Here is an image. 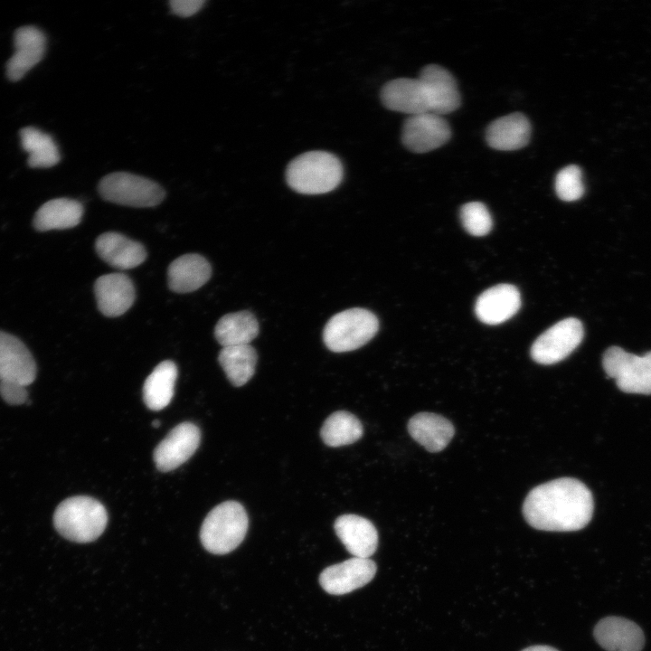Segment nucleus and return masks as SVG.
I'll return each instance as SVG.
<instances>
[{
  "label": "nucleus",
  "mask_w": 651,
  "mask_h": 651,
  "mask_svg": "<svg viewBox=\"0 0 651 651\" xmlns=\"http://www.w3.org/2000/svg\"><path fill=\"white\" fill-rule=\"evenodd\" d=\"M593 508L591 492L582 482L561 477L531 490L524 500L523 514L535 529L573 532L590 523Z\"/></svg>",
  "instance_id": "1"
},
{
  "label": "nucleus",
  "mask_w": 651,
  "mask_h": 651,
  "mask_svg": "<svg viewBox=\"0 0 651 651\" xmlns=\"http://www.w3.org/2000/svg\"><path fill=\"white\" fill-rule=\"evenodd\" d=\"M343 175V165L337 156L315 150L299 155L288 164L286 181L299 193L321 194L335 189Z\"/></svg>",
  "instance_id": "2"
},
{
  "label": "nucleus",
  "mask_w": 651,
  "mask_h": 651,
  "mask_svg": "<svg viewBox=\"0 0 651 651\" xmlns=\"http://www.w3.org/2000/svg\"><path fill=\"white\" fill-rule=\"evenodd\" d=\"M108 514L98 500L78 495L63 500L53 514V525L65 539L75 542H90L104 532Z\"/></svg>",
  "instance_id": "3"
},
{
  "label": "nucleus",
  "mask_w": 651,
  "mask_h": 651,
  "mask_svg": "<svg viewBox=\"0 0 651 651\" xmlns=\"http://www.w3.org/2000/svg\"><path fill=\"white\" fill-rule=\"evenodd\" d=\"M249 519L243 506L236 501L216 505L203 522L200 539L203 546L213 554H226L244 540Z\"/></svg>",
  "instance_id": "4"
},
{
  "label": "nucleus",
  "mask_w": 651,
  "mask_h": 651,
  "mask_svg": "<svg viewBox=\"0 0 651 651\" xmlns=\"http://www.w3.org/2000/svg\"><path fill=\"white\" fill-rule=\"evenodd\" d=\"M376 316L364 308H350L333 316L326 323L323 339L332 352H349L367 344L377 333Z\"/></svg>",
  "instance_id": "5"
},
{
  "label": "nucleus",
  "mask_w": 651,
  "mask_h": 651,
  "mask_svg": "<svg viewBox=\"0 0 651 651\" xmlns=\"http://www.w3.org/2000/svg\"><path fill=\"white\" fill-rule=\"evenodd\" d=\"M98 191L105 201L138 208L156 206L165 195L156 182L127 172L105 175L99 183Z\"/></svg>",
  "instance_id": "6"
},
{
  "label": "nucleus",
  "mask_w": 651,
  "mask_h": 651,
  "mask_svg": "<svg viewBox=\"0 0 651 651\" xmlns=\"http://www.w3.org/2000/svg\"><path fill=\"white\" fill-rule=\"evenodd\" d=\"M602 365L620 391L651 394V352L638 356L618 346H611L603 354Z\"/></svg>",
  "instance_id": "7"
},
{
  "label": "nucleus",
  "mask_w": 651,
  "mask_h": 651,
  "mask_svg": "<svg viewBox=\"0 0 651 651\" xmlns=\"http://www.w3.org/2000/svg\"><path fill=\"white\" fill-rule=\"evenodd\" d=\"M583 335V326L579 319L565 318L554 324L533 342L531 356L541 364L559 363L578 347Z\"/></svg>",
  "instance_id": "8"
},
{
  "label": "nucleus",
  "mask_w": 651,
  "mask_h": 651,
  "mask_svg": "<svg viewBox=\"0 0 651 651\" xmlns=\"http://www.w3.org/2000/svg\"><path fill=\"white\" fill-rule=\"evenodd\" d=\"M451 130L448 121L433 112L409 116L401 128V142L414 153L434 150L450 138Z\"/></svg>",
  "instance_id": "9"
},
{
  "label": "nucleus",
  "mask_w": 651,
  "mask_h": 651,
  "mask_svg": "<svg viewBox=\"0 0 651 651\" xmlns=\"http://www.w3.org/2000/svg\"><path fill=\"white\" fill-rule=\"evenodd\" d=\"M201 441V431L192 422H183L172 429L156 446L153 458L158 470L169 472L188 460Z\"/></svg>",
  "instance_id": "10"
},
{
  "label": "nucleus",
  "mask_w": 651,
  "mask_h": 651,
  "mask_svg": "<svg viewBox=\"0 0 651 651\" xmlns=\"http://www.w3.org/2000/svg\"><path fill=\"white\" fill-rule=\"evenodd\" d=\"M375 573L373 561L353 557L326 568L319 575V583L327 593L343 595L364 586Z\"/></svg>",
  "instance_id": "11"
},
{
  "label": "nucleus",
  "mask_w": 651,
  "mask_h": 651,
  "mask_svg": "<svg viewBox=\"0 0 651 651\" xmlns=\"http://www.w3.org/2000/svg\"><path fill=\"white\" fill-rule=\"evenodd\" d=\"M381 101L388 109L410 116L431 112L429 98L419 79L399 78L385 83L380 93Z\"/></svg>",
  "instance_id": "12"
},
{
  "label": "nucleus",
  "mask_w": 651,
  "mask_h": 651,
  "mask_svg": "<svg viewBox=\"0 0 651 651\" xmlns=\"http://www.w3.org/2000/svg\"><path fill=\"white\" fill-rule=\"evenodd\" d=\"M36 377L35 361L17 337L0 331V382L30 385Z\"/></svg>",
  "instance_id": "13"
},
{
  "label": "nucleus",
  "mask_w": 651,
  "mask_h": 651,
  "mask_svg": "<svg viewBox=\"0 0 651 651\" xmlns=\"http://www.w3.org/2000/svg\"><path fill=\"white\" fill-rule=\"evenodd\" d=\"M94 293L99 310L109 317L126 313L136 297L132 280L123 273L100 276L95 281Z\"/></svg>",
  "instance_id": "14"
},
{
  "label": "nucleus",
  "mask_w": 651,
  "mask_h": 651,
  "mask_svg": "<svg viewBox=\"0 0 651 651\" xmlns=\"http://www.w3.org/2000/svg\"><path fill=\"white\" fill-rule=\"evenodd\" d=\"M521 307V296L516 287L499 284L484 291L476 299L475 312L477 318L487 325H499L516 314Z\"/></svg>",
  "instance_id": "15"
},
{
  "label": "nucleus",
  "mask_w": 651,
  "mask_h": 651,
  "mask_svg": "<svg viewBox=\"0 0 651 651\" xmlns=\"http://www.w3.org/2000/svg\"><path fill=\"white\" fill-rule=\"evenodd\" d=\"M419 79L426 87L431 112L443 116L458 108L460 93L448 71L438 64H429L421 70Z\"/></svg>",
  "instance_id": "16"
},
{
  "label": "nucleus",
  "mask_w": 651,
  "mask_h": 651,
  "mask_svg": "<svg viewBox=\"0 0 651 651\" xmlns=\"http://www.w3.org/2000/svg\"><path fill=\"white\" fill-rule=\"evenodd\" d=\"M336 535L354 557L369 558L376 551L378 533L368 519L356 514H343L334 524Z\"/></svg>",
  "instance_id": "17"
},
{
  "label": "nucleus",
  "mask_w": 651,
  "mask_h": 651,
  "mask_svg": "<svg viewBox=\"0 0 651 651\" xmlns=\"http://www.w3.org/2000/svg\"><path fill=\"white\" fill-rule=\"evenodd\" d=\"M597 642L607 651H641L645 638L642 629L633 621L620 617H607L594 628Z\"/></svg>",
  "instance_id": "18"
},
{
  "label": "nucleus",
  "mask_w": 651,
  "mask_h": 651,
  "mask_svg": "<svg viewBox=\"0 0 651 651\" xmlns=\"http://www.w3.org/2000/svg\"><path fill=\"white\" fill-rule=\"evenodd\" d=\"M45 45V36L38 28H19L14 34V53L6 65L8 78L12 80L23 78L42 59Z\"/></svg>",
  "instance_id": "19"
},
{
  "label": "nucleus",
  "mask_w": 651,
  "mask_h": 651,
  "mask_svg": "<svg viewBox=\"0 0 651 651\" xmlns=\"http://www.w3.org/2000/svg\"><path fill=\"white\" fill-rule=\"evenodd\" d=\"M99 256L108 265L118 269L139 266L146 258L144 246L118 232H105L95 242Z\"/></svg>",
  "instance_id": "20"
},
{
  "label": "nucleus",
  "mask_w": 651,
  "mask_h": 651,
  "mask_svg": "<svg viewBox=\"0 0 651 651\" xmlns=\"http://www.w3.org/2000/svg\"><path fill=\"white\" fill-rule=\"evenodd\" d=\"M531 136V124L522 113L515 112L498 118L489 124L486 131L488 146L496 150L512 151L527 145Z\"/></svg>",
  "instance_id": "21"
},
{
  "label": "nucleus",
  "mask_w": 651,
  "mask_h": 651,
  "mask_svg": "<svg viewBox=\"0 0 651 651\" xmlns=\"http://www.w3.org/2000/svg\"><path fill=\"white\" fill-rule=\"evenodd\" d=\"M408 431L429 452L443 450L455 433L454 426L448 420L431 412H420L410 418Z\"/></svg>",
  "instance_id": "22"
},
{
  "label": "nucleus",
  "mask_w": 651,
  "mask_h": 651,
  "mask_svg": "<svg viewBox=\"0 0 651 651\" xmlns=\"http://www.w3.org/2000/svg\"><path fill=\"white\" fill-rule=\"evenodd\" d=\"M211 274V265L204 257L199 254H184L169 265L168 286L176 293L192 292L203 286Z\"/></svg>",
  "instance_id": "23"
},
{
  "label": "nucleus",
  "mask_w": 651,
  "mask_h": 651,
  "mask_svg": "<svg viewBox=\"0 0 651 651\" xmlns=\"http://www.w3.org/2000/svg\"><path fill=\"white\" fill-rule=\"evenodd\" d=\"M83 214L82 204L72 199L56 198L43 203L36 212L33 226L46 231L75 227Z\"/></svg>",
  "instance_id": "24"
},
{
  "label": "nucleus",
  "mask_w": 651,
  "mask_h": 651,
  "mask_svg": "<svg viewBox=\"0 0 651 651\" xmlns=\"http://www.w3.org/2000/svg\"><path fill=\"white\" fill-rule=\"evenodd\" d=\"M258 334L259 323L247 310L223 316L214 328V336L222 347L250 344Z\"/></svg>",
  "instance_id": "25"
},
{
  "label": "nucleus",
  "mask_w": 651,
  "mask_h": 651,
  "mask_svg": "<svg viewBox=\"0 0 651 651\" xmlns=\"http://www.w3.org/2000/svg\"><path fill=\"white\" fill-rule=\"evenodd\" d=\"M176 377L177 367L173 361L165 360L156 366L143 386V398L148 409L160 410L170 403Z\"/></svg>",
  "instance_id": "26"
},
{
  "label": "nucleus",
  "mask_w": 651,
  "mask_h": 651,
  "mask_svg": "<svg viewBox=\"0 0 651 651\" xmlns=\"http://www.w3.org/2000/svg\"><path fill=\"white\" fill-rule=\"evenodd\" d=\"M257 358L256 350L244 344L222 347L218 361L231 384L240 387L253 376Z\"/></svg>",
  "instance_id": "27"
},
{
  "label": "nucleus",
  "mask_w": 651,
  "mask_h": 651,
  "mask_svg": "<svg viewBox=\"0 0 651 651\" xmlns=\"http://www.w3.org/2000/svg\"><path fill=\"white\" fill-rule=\"evenodd\" d=\"M363 432V425L354 414L338 410L325 420L320 436L326 446L336 448L354 443Z\"/></svg>",
  "instance_id": "28"
},
{
  "label": "nucleus",
  "mask_w": 651,
  "mask_h": 651,
  "mask_svg": "<svg viewBox=\"0 0 651 651\" xmlns=\"http://www.w3.org/2000/svg\"><path fill=\"white\" fill-rule=\"evenodd\" d=\"M23 148L28 154L32 167H51L60 161V153L51 136L41 130L27 127L20 131Z\"/></svg>",
  "instance_id": "29"
},
{
  "label": "nucleus",
  "mask_w": 651,
  "mask_h": 651,
  "mask_svg": "<svg viewBox=\"0 0 651 651\" xmlns=\"http://www.w3.org/2000/svg\"><path fill=\"white\" fill-rule=\"evenodd\" d=\"M464 229L473 236H485L492 229L493 221L486 206L480 202H470L460 210Z\"/></svg>",
  "instance_id": "30"
},
{
  "label": "nucleus",
  "mask_w": 651,
  "mask_h": 651,
  "mask_svg": "<svg viewBox=\"0 0 651 651\" xmlns=\"http://www.w3.org/2000/svg\"><path fill=\"white\" fill-rule=\"evenodd\" d=\"M555 191L562 201L579 200L585 191L580 168L578 165H570L561 169L556 175Z\"/></svg>",
  "instance_id": "31"
},
{
  "label": "nucleus",
  "mask_w": 651,
  "mask_h": 651,
  "mask_svg": "<svg viewBox=\"0 0 651 651\" xmlns=\"http://www.w3.org/2000/svg\"><path fill=\"white\" fill-rule=\"evenodd\" d=\"M0 396L8 404L20 405L27 401L28 392L22 384L0 382Z\"/></svg>",
  "instance_id": "32"
},
{
  "label": "nucleus",
  "mask_w": 651,
  "mask_h": 651,
  "mask_svg": "<svg viewBox=\"0 0 651 651\" xmlns=\"http://www.w3.org/2000/svg\"><path fill=\"white\" fill-rule=\"evenodd\" d=\"M204 3V0H172L169 2L172 12L181 17H188L196 14Z\"/></svg>",
  "instance_id": "33"
},
{
  "label": "nucleus",
  "mask_w": 651,
  "mask_h": 651,
  "mask_svg": "<svg viewBox=\"0 0 651 651\" xmlns=\"http://www.w3.org/2000/svg\"><path fill=\"white\" fill-rule=\"evenodd\" d=\"M522 651H558V650L552 646H549L537 645V646H531L529 647H526V648L523 649Z\"/></svg>",
  "instance_id": "34"
},
{
  "label": "nucleus",
  "mask_w": 651,
  "mask_h": 651,
  "mask_svg": "<svg viewBox=\"0 0 651 651\" xmlns=\"http://www.w3.org/2000/svg\"><path fill=\"white\" fill-rule=\"evenodd\" d=\"M152 425H153L154 427L157 428V427H159L160 422H159L158 420H154V421L152 422Z\"/></svg>",
  "instance_id": "35"
}]
</instances>
